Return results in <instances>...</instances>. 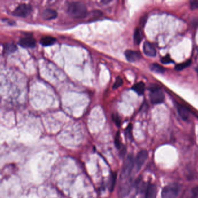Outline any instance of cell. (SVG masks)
I'll return each mask as SVG.
<instances>
[{
  "mask_svg": "<svg viewBox=\"0 0 198 198\" xmlns=\"http://www.w3.org/2000/svg\"><path fill=\"white\" fill-rule=\"evenodd\" d=\"M161 62L163 64H169L170 63H173L174 62L171 59L170 56L169 55H167L161 58Z\"/></svg>",
  "mask_w": 198,
  "mask_h": 198,
  "instance_id": "22",
  "label": "cell"
},
{
  "mask_svg": "<svg viewBox=\"0 0 198 198\" xmlns=\"http://www.w3.org/2000/svg\"><path fill=\"white\" fill-rule=\"evenodd\" d=\"M36 43V40L32 37H23L19 42V45L24 48H33L35 46Z\"/></svg>",
  "mask_w": 198,
  "mask_h": 198,
  "instance_id": "8",
  "label": "cell"
},
{
  "mask_svg": "<svg viewBox=\"0 0 198 198\" xmlns=\"http://www.w3.org/2000/svg\"><path fill=\"white\" fill-rule=\"evenodd\" d=\"M149 97L152 104H160L165 100V95L161 89L156 86H154L149 88Z\"/></svg>",
  "mask_w": 198,
  "mask_h": 198,
  "instance_id": "4",
  "label": "cell"
},
{
  "mask_svg": "<svg viewBox=\"0 0 198 198\" xmlns=\"http://www.w3.org/2000/svg\"><path fill=\"white\" fill-rule=\"evenodd\" d=\"M116 178H117V174L116 173H111L109 181V189L111 192H112L115 189Z\"/></svg>",
  "mask_w": 198,
  "mask_h": 198,
  "instance_id": "17",
  "label": "cell"
},
{
  "mask_svg": "<svg viewBox=\"0 0 198 198\" xmlns=\"http://www.w3.org/2000/svg\"><path fill=\"white\" fill-rule=\"evenodd\" d=\"M17 50V46L14 43L7 42L4 44V51L5 53L10 54L14 52Z\"/></svg>",
  "mask_w": 198,
  "mask_h": 198,
  "instance_id": "16",
  "label": "cell"
},
{
  "mask_svg": "<svg viewBox=\"0 0 198 198\" xmlns=\"http://www.w3.org/2000/svg\"><path fill=\"white\" fill-rule=\"evenodd\" d=\"M180 187L177 183H172L165 186L161 191L162 198H176L179 195Z\"/></svg>",
  "mask_w": 198,
  "mask_h": 198,
  "instance_id": "3",
  "label": "cell"
},
{
  "mask_svg": "<svg viewBox=\"0 0 198 198\" xmlns=\"http://www.w3.org/2000/svg\"><path fill=\"white\" fill-rule=\"evenodd\" d=\"M57 15L58 14L55 10L48 8L45 9L43 11L42 14V16L46 20H51L56 18L57 17Z\"/></svg>",
  "mask_w": 198,
  "mask_h": 198,
  "instance_id": "11",
  "label": "cell"
},
{
  "mask_svg": "<svg viewBox=\"0 0 198 198\" xmlns=\"http://www.w3.org/2000/svg\"><path fill=\"white\" fill-rule=\"evenodd\" d=\"M147 16L145 15V16H143V18H141V20H140L141 25L144 26L145 24L146 23V22H147Z\"/></svg>",
  "mask_w": 198,
  "mask_h": 198,
  "instance_id": "27",
  "label": "cell"
},
{
  "mask_svg": "<svg viewBox=\"0 0 198 198\" xmlns=\"http://www.w3.org/2000/svg\"><path fill=\"white\" fill-rule=\"evenodd\" d=\"M150 69L153 72H156L158 73H162L165 72V69L163 66H161L157 64H153L152 65H151Z\"/></svg>",
  "mask_w": 198,
  "mask_h": 198,
  "instance_id": "18",
  "label": "cell"
},
{
  "mask_svg": "<svg viewBox=\"0 0 198 198\" xmlns=\"http://www.w3.org/2000/svg\"><path fill=\"white\" fill-rule=\"evenodd\" d=\"M145 86L143 82H139L134 84L132 87V90H133L135 92H137L138 95H142L145 91Z\"/></svg>",
  "mask_w": 198,
  "mask_h": 198,
  "instance_id": "13",
  "label": "cell"
},
{
  "mask_svg": "<svg viewBox=\"0 0 198 198\" xmlns=\"http://www.w3.org/2000/svg\"><path fill=\"white\" fill-rule=\"evenodd\" d=\"M123 79L120 77H117V78H116L115 82L113 84L112 88L113 90H115V89L120 87V86H121L123 85Z\"/></svg>",
  "mask_w": 198,
  "mask_h": 198,
  "instance_id": "20",
  "label": "cell"
},
{
  "mask_svg": "<svg viewBox=\"0 0 198 198\" xmlns=\"http://www.w3.org/2000/svg\"><path fill=\"white\" fill-rule=\"evenodd\" d=\"M191 8L192 9H195L198 8V1H192L190 2Z\"/></svg>",
  "mask_w": 198,
  "mask_h": 198,
  "instance_id": "26",
  "label": "cell"
},
{
  "mask_svg": "<svg viewBox=\"0 0 198 198\" xmlns=\"http://www.w3.org/2000/svg\"><path fill=\"white\" fill-rule=\"evenodd\" d=\"M177 109L180 117L183 120L186 121L188 119L189 116V112L184 106H182L180 104H178L177 106Z\"/></svg>",
  "mask_w": 198,
  "mask_h": 198,
  "instance_id": "12",
  "label": "cell"
},
{
  "mask_svg": "<svg viewBox=\"0 0 198 198\" xmlns=\"http://www.w3.org/2000/svg\"><path fill=\"white\" fill-rule=\"evenodd\" d=\"M132 130H133V126L131 124H130L125 130V135L129 139H132L133 138Z\"/></svg>",
  "mask_w": 198,
  "mask_h": 198,
  "instance_id": "21",
  "label": "cell"
},
{
  "mask_svg": "<svg viewBox=\"0 0 198 198\" xmlns=\"http://www.w3.org/2000/svg\"><path fill=\"white\" fill-rule=\"evenodd\" d=\"M110 2L109 1H102V2L103 3V4H104V3L106 4V3H108V2Z\"/></svg>",
  "mask_w": 198,
  "mask_h": 198,
  "instance_id": "28",
  "label": "cell"
},
{
  "mask_svg": "<svg viewBox=\"0 0 198 198\" xmlns=\"http://www.w3.org/2000/svg\"><path fill=\"white\" fill-rule=\"evenodd\" d=\"M130 198H135L134 196H132V197H131Z\"/></svg>",
  "mask_w": 198,
  "mask_h": 198,
  "instance_id": "30",
  "label": "cell"
},
{
  "mask_svg": "<svg viewBox=\"0 0 198 198\" xmlns=\"http://www.w3.org/2000/svg\"><path fill=\"white\" fill-rule=\"evenodd\" d=\"M148 157V152L146 150H142L138 152L135 162V167L137 172L141 169L143 165L147 160Z\"/></svg>",
  "mask_w": 198,
  "mask_h": 198,
  "instance_id": "6",
  "label": "cell"
},
{
  "mask_svg": "<svg viewBox=\"0 0 198 198\" xmlns=\"http://www.w3.org/2000/svg\"><path fill=\"white\" fill-rule=\"evenodd\" d=\"M196 72H197L198 74V66H197L196 68Z\"/></svg>",
  "mask_w": 198,
  "mask_h": 198,
  "instance_id": "29",
  "label": "cell"
},
{
  "mask_svg": "<svg viewBox=\"0 0 198 198\" xmlns=\"http://www.w3.org/2000/svg\"><path fill=\"white\" fill-rule=\"evenodd\" d=\"M115 143L116 147H117V149H120L121 147L120 146V133H119V132H117L116 135Z\"/></svg>",
  "mask_w": 198,
  "mask_h": 198,
  "instance_id": "25",
  "label": "cell"
},
{
  "mask_svg": "<svg viewBox=\"0 0 198 198\" xmlns=\"http://www.w3.org/2000/svg\"><path fill=\"white\" fill-rule=\"evenodd\" d=\"M112 119H113V121L115 122V123L117 127H120V124H121V120H120L119 116L117 115V114H113L112 115Z\"/></svg>",
  "mask_w": 198,
  "mask_h": 198,
  "instance_id": "23",
  "label": "cell"
},
{
  "mask_svg": "<svg viewBox=\"0 0 198 198\" xmlns=\"http://www.w3.org/2000/svg\"><path fill=\"white\" fill-rule=\"evenodd\" d=\"M143 50L144 54L149 57H155L156 55V50L155 47L149 42H145L143 44Z\"/></svg>",
  "mask_w": 198,
  "mask_h": 198,
  "instance_id": "9",
  "label": "cell"
},
{
  "mask_svg": "<svg viewBox=\"0 0 198 198\" xmlns=\"http://www.w3.org/2000/svg\"><path fill=\"white\" fill-rule=\"evenodd\" d=\"M191 198H198V186H196L192 189L191 192Z\"/></svg>",
  "mask_w": 198,
  "mask_h": 198,
  "instance_id": "24",
  "label": "cell"
},
{
  "mask_svg": "<svg viewBox=\"0 0 198 198\" xmlns=\"http://www.w3.org/2000/svg\"><path fill=\"white\" fill-rule=\"evenodd\" d=\"M192 64V62L191 60H188V61H186L185 62L183 63H181L180 64H178V65H176L175 66V69L177 71H180V70H182L183 69H185L188 67H189V66L191 65V64Z\"/></svg>",
  "mask_w": 198,
  "mask_h": 198,
  "instance_id": "19",
  "label": "cell"
},
{
  "mask_svg": "<svg viewBox=\"0 0 198 198\" xmlns=\"http://www.w3.org/2000/svg\"><path fill=\"white\" fill-rule=\"evenodd\" d=\"M134 166V160L133 156L131 154H130L125 159V162L123 163V166L122 168V170L120 175L121 183L130 180H133L131 178V174L133 169Z\"/></svg>",
  "mask_w": 198,
  "mask_h": 198,
  "instance_id": "2",
  "label": "cell"
},
{
  "mask_svg": "<svg viewBox=\"0 0 198 198\" xmlns=\"http://www.w3.org/2000/svg\"><path fill=\"white\" fill-rule=\"evenodd\" d=\"M68 12L73 18L83 19L87 15V9L81 2H72L68 5Z\"/></svg>",
  "mask_w": 198,
  "mask_h": 198,
  "instance_id": "1",
  "label": "cell"
},
{
  "mask_svg": "<svg viewBox=\"0 0 198 198\" xmlns=\"http://www.w3.org/2000/svg\"><path fill=\"white\" fill-rule=\"evenodd\" d=\"M32 7L30 5L22 4L15 9L13 15L18 17H26L32 12Z\"/></svg>",
  "mask_w": 198,
  "mask_h": 198,
  "instance_id": "5",
  "label": "cell"
},
{
  "mask_svg": "<svg viewBox=\"0 0 198 198\" xmlns=\"http://www.w3.org/2000/svg\"><path fill=\"white\" fill-rule=\"evenodd\" d=\"M157 194L156 186L153 184H148L145 189V198H156Z\"/></svg>",
  "mask_w": 198,
  "mask_h": 198,
  "instance_id": "10",
  "label": "cell"
},
{
  "mask_svg": "<svg viewBox=\"0 0 198 198\" xmlns=\"http://www.w3.org/2000/svg\"><path fill=\"white\" fill-rule=\"evenodd\" d=\"M55 42V38L51 36L42 37L40 40V43L44 46H50L54 44Z\"/></svg>",
  "mask_w": 198,
  "mask_h": 198,
  "instance_id": "14",
  "label": "cell"
},
{
  "mask_svg": "<svg viewBox=\"0 0 198 198\" xmlns=\"http://www.w3.org/2000/svg\"><path fill=\"white\" fill-rule=\"evenodd\" d=\"M125 54L126 59L130 62H137L141 59V54L138 51L129 50L125 51Z\"/></svg>",
  "mask_w": 198,
  "mask_h": 198,
  "instance_id": "7",
  "label": "cell"
},
{
  "mask_svg": "<svg viewBox=\"0 0 198 198\" xmlns=\"http://www.w3.org/2000/svg\"><path fill=\"white\" fill-rule=\"evenodd\" d=\"M143 32L139 28H137L134 33V42L136 44H139L143 40Z\"/></svg>",
  "mask_w": 198,
  "mask_h": 198,
  "instance_id": "15",
  "label": "cell"
}]
</instances>
